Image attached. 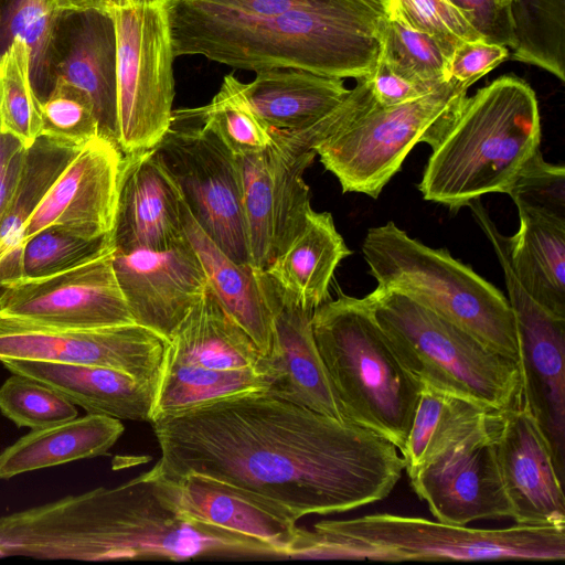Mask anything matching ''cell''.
<instances>
[{
	"label": "cell",
	"instance_id": "4",
	"mask_svg": "<svg viewBox=\"0 0 565 565\" xmlns=\"http://www.w3.org/2000/svg\"><path fill=\"white\" fill-rule=\"evenodd\" d=\"M541 117L531 86L504 75L466 97L431 148L418 190L426 201L454 209L489 193H508L540 150Z\"/></svg>",
	"mask_w": 565,
	"mask_h": 565
},
{
	"label": "cell",
	"instance_id": "22",
	"mask_svg": "<svg viewBox=\"0 0 565 565\" xmlns=\"http://www.w3.org/2000/svg\"><path fill=\"white\" fill-rule=\"evenodd\" d=\"M162 476L170 498L183 514L260 541L276 550L281 558H290L300 527L298 519L285 507L199 473L179 478Z\"/></svg>",
	"mask_w": 565,
	"mask_h": 565
},
{
	"label": "cell",
	"instance_id": "38",
	"mask_svg": "<svg viewBox=\"0 0 565 565\" xmlns=\"http://www.w3.org/2000/svg\"><path fill=\"white\" fill-rule=\"evenodd\" d=\"M0 411L19 427L41 429L77 417L75 404L51 386L12 373L0 386Z\"/></svg>",
	"mask_w": 565,
	"mask_h": 565
},
{
	"label": "cell",
	"instance_id": "48",
	"mask_svg": "<svg viewBox=\"0 0 565 565\" xmlns=\"http://www.w3.org/2000/svg\"><path fill=\"white\" fill-rule=\"evenodd\" d=\"M108 1H109V4L111 8L122 7L130 2V0H108Z\"/></svg>",
	"mask_w": 565,
	"mask_h": 565
},
{
	"label": "cell",
	"instance_id": "7",
	"mask_svg": "<svg viewBox=\"0 0 565 565\" xmlns=\"http://www.w3.org/2000/svg\"><path fill=\"white\" fill-rule=\"evenodd\" d=\"M362 254L377 288L409 297L519 362L508 298L470 266L411 237L392 221L367 230Z\"/></svg>",
	"mask_w": 565,
	"mask_h": 565
},
{
	"label": "cell",
	"instance_id": "16",
	"mask_svg": "<svg viewBox=\"0 0 565 565\" xmlns=\"http://www.w3.org/2000/svg\"><path fill=\"white\" fill-rule=\"evenodd\" d=\"M494 412L460 427L407 475L412 489L436 520L467 525L512 516L493 446Z\"/></svg>",
	"mask_w": 565,
	"mask_h": 565
},
{
	"label": "cell",
	"instance_id": "9",
	"mask_svg": "<svg viewBox=\"0 0 565 565\" xmlns=\"http://www.w3.org/2000/svg\"><path fill=\"white\" fill-rule=\"evenodd\" d=\"M168 340L151 420L269 387L265 355L210 287Z\"/></svg>",
	"mask_w": 565,
	"mask_h": 565
},
{
	"label": "cell",
	"instance_id": "17",
	"mask_svg": "<svg viewBox=\"0 0 565 565\" xmlns=\"http://www.w3.org/2000/svg\"><path fill=\"white\" fill-rule=\"evenodd\" d=\"M124 159L104 136L82 147L26 222L22 244L50 226L85 238L113 235Z\"/></svg>",
	"mask_w": 565,
	"mask_h": 565
},
{
	"label": "cell",
	"instance_id": "31",
	"mask_svg": "<svg viewBox=\"0 0 565 565\" xmlns=\"http://www.w3.org/2000/svg\"><path fill=\"white\" fill-rule=\"evenodd\" d=\"M57 76L92 100L100 135L117 142L116 38L108 12H86ZM118 145V143H117Z\"/></svg>",
	"mask_w": 565,
	"mask_h": 565
},
{
	"label": "cell",
	"instance_id": "28",
	"mask_svg": "<svg viewBox=\"0 0 565 565\" xmlns=\"http://www.w3.org/2000/svg\"><path fill=\"white\" fill-rule=\"evenodd\" d=\"M124 430L120 419L95 414L32 429L0 454V478L106 455Z\"/></svg>",
	"mask_w": 565,
	"mask_h": 565
},
{
	"label": "cell",
	"instance_id": "47",
	"mask_svg": "<svg viewBox=\"0 0 565 565\" xmlns=\"http://www.w3.org/2000/svg\"><path fill=\"white\" fill-rule=\"evenodd\" d=\"M60 8L62 13H86L92 11L108 12L111 7L108 0H60Z\"/></svg>",
	"mask_w": 565,
	"mask_h": 565
},
{
	"label": "cell",
	"instance_id": "18",
	"mask_svg": "<svg viewBox=\"0 0 565 565\" xmlns=\"http://www.w3.org/2000/svg\"><path fill=\"white\" fill-rule=\"evenodd\" d=\"M168 343L167 338L138 323L71 331L0 330V362L105 366L157 387Z\"/></svg>",
	"mask_w": 565,
	"mask_h": 565
},
{
	"label": "cell",
	"instance_id": "32",
	"mask_svg": "<svg viewBox=\"0 0 565 565\" xmlns=\"http://www.w3.org/2000/svg\"><path fill=\"white\" fill-rule=\"evenodd\" d=\"M509 56L565 81V0H511Z\"/></svg>",
	"mask_w": 565,
	"mask_h": 565
},
{
	"label": "cell",
	"instance_id": "2",
	"mask_svg": "<svg viewBox=\"0 0 565 565\" xmlns=\"http://www.w3.org/2000/svg\"><path fill=\"white\" fill-rule=\"evenodd\" d=\"M11 555L75 561L281 558L271 546L180 512L157 463L99 487L6 515Z\"/></svg>",
	"mask_w": 565,
	"mask_h": 565
},
{
	"label": "cell",
	"instance_id": "19",
	"mask_svg": "<svg viewBox=\"0 0 565 565\" xmlns=\"http://www.w3.org/2000/svg\"><path fill=\"white\" fill-rule=\"evenodd\" d=\"M114 269L134 321L167 339L209 287L186 237L162 249L115 248Z\"/></svg>",
	"mask_w": 565,
	"mask_h": 565
},
{
	"label": "cell",
	"instance_id": "46",
	"mask_svg": "<svg viewBox=\"0 0 565 565\" xmlns=\"http://www.w3.org/2000/svg\"><path fill=\"white\" fill-rule=\"evenodd\" d=\"M25 149L17 138L0 131V221L15 189Z\"/></svg>",
	"mask_w": 565,
	"mask_h": 565
},
{
	"label": "cell",
	"instance_id": "51",
	"mask_svg": "<svg viewBox=\"0 0 565 565\" xmlns=\"http://www.w3.org/2000/svg\"><path fill=\"white\" fill-rule=\"evenodd\" d=\"M382 1H385V2H387L388 4H390V2H391V0H382Z\"/></svg>",
	"mask_w": 565,
	"mask_h": 565
},
{
	"label": "cell",
	"instance_id": "13",
	"mask_svg": "<svg viewBox=\"0 0 565 565\" xmlns=\"http://www.w3.org/2000/svg\"><path fill=\"white\" fill-rule=\"evenodd\" d=\"M470 210L491 243L504 274L512 309L521 379V404L535 418L552 449L556 471L565 468V317L539 303L518 280L508 253L507 236L479 201Z\"/></svg>",
	"mask_w": 565,
	"mask_h": 565
},
{
	"label": "cell",
	"instance_id": "34",
	"mask_svg": "<svg viewBox=\"0 0 565 565\" xmlns=\"http://www.w3.org/2000/svg\"><path fill=\"white\" fill-rule=\"evenodd\" d=\"M41 130L40 98L32 84L31 49L22 39L12 38L0 55V131L29 148Z\"/></svg>",
	"mask_w": 565,
	"mask_h": 565
},
{
	"label": "cell",
	"instance_id": "20",
	"mask_svg": "<svg viewBox=\"0 0 565 565\" xmlns=\"http://www.w3.org/2000/svg\"><path fill=\"white\" fill-rule=\"evenodd\" d=\"M499 471L516 524L565 527V495L551 446L520 403L493 414Z\"/></svg>",
	"mask_w": 565,
	"mask_h": 565
},
{
	"label": "cell",
	"instance_id": "33",
	"mask_svg": "<svg viewBox=\"0 0 565 565\" xmlns=\"http://www.w3.org/2000/svg\"><path fill=\"white\" fill-rule=\"evenodd\" d=\"M486 412L488 409L469 401L422 384L413 424L399 451L407 475L416 470L460 427Z\"/></svg>",
	"mask_w": 565,
	"mask_h": 565
},
{
	"label": "cell",
	"instance_id": "37",
	"mask_svg": "<svg viewBox=\"0 0 565 565\" xmlns=\"http://www.w3.org/2000/svg\"><path fill=\"white\" fill-rule=\"evenodd\" d=\"M113 248V235L85 238L54 226L45 227L22 244L20 280L66 271Z\"/></svg>",
	"mask_w": 565,
	"mask_h": 565
},
{
	"label": "cell",
	"instance_id": "23",
	"mask_svg": "<svg viewBox=\"0 0 565 565\" xmlns=\"http://www.w3.org/2000/svg\"><path fill=\"white\" fill-rule=\"evenodd\" d=\"M178 184L153 149L125 156L113 241L117 249H162L185 237Z\"/></svg>",
	"mask_w": 565,
	"mask_h": 565
},
{
	"label": "cell",
	"instance_id": "40",
	"mask_svg": "<svg viewBox=\"0 0 565 565\" xmlns=\"http://www.w3.org/2000/svg\"><path fill=\"white\" fill-rule=\"evenodd\" d=\"M388 14L433 36L448 60L460 44L484 40L449 0H391Z\"/></svg>",
	"mask_w": 565,
	"mask_h": 565
},
{
	"label": "cell",
	"instance_id": "36",
	"mask_svg": "<svg viewBox=\"0 0 565 565\" xmlns=\"http://www.w3.org/2000/svg\"><path fill=\"white\" fill-rule=\"evenodd\" d=\"M379 60L393 72L416 82L441 85L451 79L449 60L438 42L392 14L384 26Z\"/></svg>",
	"mask_w": 565,
	"mask_h": 565
},
{
	"label": "cell",
	"instance_id": "3",
	"mask_svg": "<svg viewBox=\"0 0 565 565\" xmlns=\"http://www.w3.org/2000/svg\"><path fill=\"white\" fill-rule=\"evenodd\" d=\"M388 9L382 0H310L254 20L170 31L175 57L201 55L255 73L295 68L358 79L376 67Z\"/></svg>",
	"mask_w": 565,
	"mask_h": 565
},
{
	"label": "cell",
	"instance_id": "26",
	"mask_svg": "<svg viewBox=\"0 0 565 565\" xmlns=\"http://www.w3.org/2000/svg\"><path fill=\"white\" fill-rule=\"evenodd\" d=\"M243 90L257 116L276 130L316 122L350 92L342 78L295 68L258 72L253 82L243 83Z\"/></svg>",
	"mask_w": 565,
	"mask_h": 565
},
{
	"label": "cell",
	"instance_id": "8",
	"mask_svg": "<svg viewBox=\"0 0 565 565\" xmlns=\"http://www.w3.org/2000/svg\"><path fill=\"white\" fill-rule=\"evenodd\" d=\"M366 296L398 359L420 384L492 412L521 403L515 361L401 292L376 287Z\"/></svg>",
	"mask_w": 565,
	"mask_h": 565
},
{
	"label": "cell",
	"instance_id": "6",
	"mask_svg": "<svg viewBox=\"0 0 565 565\" xmlns=\"http://www.w3.org/2000/svg\"><path fill=\"white\" fill-rule=\"evenodd\" d=\"M311 324L344 418L382 436L401 451L422 384L398 359L367 296L340 292L313 310Z\"/></svg>",
	"mask_w": 565,
	"mask_h": 565
},
{
	"label": "cell",
	"instance_id": "39",
	"mask_svg": "<svg viewBox=\"0 0 565 565\" xmlns=\"http://www.w3.org/2000/svg\"><path fill=\"white\" fill-rule=\"evenodd\" d=\"M40 110L42 136L77 148L102 136L90 98L58 76L50 94L40 99Z\"/></svg>",
	"mask_w": 565,
	"mask_h": 565
},
{
	"label": "cell",
	"instance_id": "41",
	"mask_svg": "<svg viewBox=\"0 0 565 565\" xmlns=\"http://www.w3.org/2000/svg\"><path fill=\"white\" fill-rule=\"evenodd\" d=\"M516 207L565 221V169L537 150L522 167L508 193Z\"/></svg>",
	"mask_w": 565,
	"mask_h": 565
},
{
	"label": "cell",
	"instance_id": "21",
	"mask_svg": "<svg viewBox=\"0 0 565 565\" xmlns=\"http://www.w3.org/2000/svg\"><path fill=\"white\" fill-rule=\"evenodd\" d=\"M257 276L271 316V348L265 355L270 379L267 392L345 419L315 341L313 311L300 306L265 270L257 269Z\"/></svg>",
	"mask_w": 565,
	"mask_h": 565
},
{
	"label": "cell",
	"instance_id": "44",
	"mask_svg": "<svg viewBox=\"0 0 565 565\" xmlns=\"http://www.w3.org/2000/svg\"><path fill=\"white\" fill-rule=\"evenodd\" d=\"M490 43L510 46L512 43V21L509 6L497 0H449Z\"/></svg>",
	"mask_w": 565,
	"mask_h": 565
},
{
	"label": "cell",
	"instance_id": "5",
	"mask_svg": "<svg viewBox=\"0 0 565 565\" xmlns=\"http://www.w3.org/2000/svg\"><path fill=\"white\" fill-rule=\"evenodd\" d=\"M295 558L385 562L563 561L565 527L476 529L391 513L321 521L301 529Z\"/></svg>",
	"mask_w": 565,
	"mask_h": 565
},
{
	"label": "cell",
	"instance_id": "50",
	"mask_svg": "<svg viewBox=\"0 0 565 565\" xmlns=\"http://www.w3.org/2000/svg\"><path fill=\"white\" fill-rule=\"evenodd\" d=\"M143 1H150V0H130V2H143Z\"/></svg>",
	"mask_w": 565,
	"mask_h": 565
},
{
	"label": "cell",
	"instance_id": "11",
	"mask_svg": "<svg viewBox=\"0 0 565 565\" xmlns=\"http://www.w3.org/2000/svg\"><path fill=\"white\" fill-rule=\"evenodd\" d=\"M116 38L117 143L124 156L153 149L170 127L175 58L167 0L109 10Z\"/></svg>",
	"mask_w": 565,
	"mask_h": 565
},
{
	"label": "cell",
	"instance_id": "12",
	"mask_svg": "<svg viewBox=\"0 0 565 565\" xmlns=\"http://www.w3.org/2000/svg\"><path fill=\"white\" fill-rule=\"evenodd\" d=\"M153 152L200 227L233 260L250 264L241 172L231 150L191 108L173 110Z\"/></svg>",
	"mask_w": 565,
	"mask_h": 565
},
{
	"label": "cell",
	"instance_id": "43",
	"mask_svg": "<svg viewBox=\"0 0 565 565\" xmlns=\"http://www.w3.org/2000/svg\"><path fill=\"white\" fill-rule=\"evenodd\" d=\"M504 45L484 40L469 41L460 44L448 61V76L470 87L509 57Z\"/></svg>",
	"mask_w": 565,
	"mask_h": 565
},
{
	"label": "cell",
	"instance_id": "42",
	"mask_svg": "<svg viewBox=\"0 0 565 565\" xmlns=\"http://www.w3.org/2000/svg\"><path fill=\"white\" fill-rule=\"evenodd\" d=\"M62 14L60 0H14L8 15L10 39L19 38L31 49L32 72L45 65L55 22Z\"/></svg>",
	"mask_w": 565,
	"mask_h": 565
},
{
	"label": "cell",
	"instance_id": "24",
	"mask_svg": "<svg viewBox=\"0 0 565 565\" xmlns=\"http://www.w3.org/2000/svg\"><path fill=\"white\" fill-rule=\"evenodd\" d=\"M1 363L11 373L30 376L51 386L88 414L151 422L157 387L126 372L36 360H6Z\"/></svg>",
	"mask_w": 565,
	"mask_h": 565
},
{
	"label": "cell",
	"instance_id": "35",
	"mask_svg": "<svg viewBox=\"0 0 565 565\" xmlns=\"http://www.w3.org/2000/svg\"><path fill=\"white\" fill-rule=\"evenodd\" d=\"M193 109L234 156L259 152L271 142L270 128L253 110L243 83L232 73L224 76L220 90L207 105Z\"/></svg>",
	"mask_w": 565,
	"mask_h": 565
},
{
	"label": "cell",
	"instance_id": "45",
	"mask_svg": "<svg viewBox=\"0 0 565 565\" xmlns=\"http://www.w3.org/2000/svg\"><path fill=\"white\" fill-rule=\"evenodd\" d=\"M376 105L393 107L420 98L441 85H430L406 78L377 61L374 72L367 76Z\"/></svg>",
	"mask_w": 565,
	"mask_h": 565
},
{
	"label": "cell",
	"instance_id": "29",
	"mask_svg": "<svg viewBox=\"0 0 565 565\" xmlns=\"http://www.w3.org/2000/svg\"><path fill=\"white\" fill-rule=\"evenodd\" d=\"M79 149L42 135L25 149L15 189L0 221V289L21 279L24 226Z\"/></svg>",
	"mask_w": 565,
	"mask_h": 565
},
{
	"label": "cell",
	"instance_id": "25",
	"mask_svg": "<svg viewBox=\"0 0 565 565\" xmlns=\"http://www.w3.org/2000/svg\"><path fill=\"white\" fill-rule=\"evenodd\" d=\"M351 254L331 213L311 207L300 233L264 270L300 306L313 311L330 299L334 270Z\"/></svg>",
	"mask_w": 565,
	"mask_h": 565
},
{
	"label": "cell",
	"instance_id": "30",
	"mask_svg": "<svg viewBox=\"0 0 565 565\" xmlns=\"http://www.w3.org/2000/svg\"><path fill=\"white\" fill-rule=\"evenodd\" d=\"M519 230L507 236L512 269L543 307L565 317V221L518 207Z\"/></svg>",
	"mask_w": 565,
	"mask_h": 565
},
{
	"label": "cell",
	"instance_id": "15",
	"mask_svg": "<svg viewBox=\"0 0 565 565\" xmlns=\"http://www.w3.org/2000/svg\"><path fill=\"white\" fill-rule=\"evenodd\" d=\"M114 252L2 288L0 330L71 331L136 323L115 274Z\"/></svg>",
	"mask_w": 565,
	"mask_h": 565
},
{
	"label": "cell",
	"instance_id": "1",
	"mask_svg": "<svg viewBox=\"0 0 565 565\" xmlns=\"http://www.w3.org/2000/svg\"><path fill=\"white\" fill-rule=\"evenodd\" d=\"M169 478L193 472L253 491L298 520L388 497L404 463L387 439L269 394L242 393L150 422Z\"/></svg>",
	"mask_w": 565,
	"mask_h": 565
},
{
	"label": "cell",
	"instance_id": "49",
	"mask_svg": "<svg viewBox=\"0 0 565 565\" xmlns=\"http://www.w3.org/2000/svg\"><path fill=\"white\" fill-rule=\"evenodd\" d=\"M497 2L499 4H502V6H509V3L511 2V0H497Z\"/></svg>",
	"mask_w": 565,
	"mask_h": 565
},
{
	"label": "cell",
	"instance_id": "14",
	"mask_svg": "<svg viewBox=\"0 0 565 565\" xmlns=\"http://www.w3.org/2000/svg\"><path fill=\"white\" fill-rule=\"evenodd\" d=\"M270 132L271 142L266 149L235 156L250 265L263 270L305 225L311 206L303 173L317 156L297 132Z\"/></svg>",
	"mask_w": 565,
	"mask_h": 565
},
{
	"label": "cell",
	"instance_id": "10",
	"mask_svg": "<svg viewBox=\"0 0 565 565\" xmlns=\"http://www.w3.org/2000/svg\"><path fill=\"white\" fill-rule=\"evenodd\" d=\"M468 86L449 79L415 100L381 107L374 104L313 147L342 192L376 199L418 142L431 148L447 130Z\"/></svg>",
	"mask_w": 565,
	"mask_h": 565
},
{
	"label": "cell",
	"instance_id": "27",
	"mask_svg": "<svg viewBox=\"0 0 565 565\" xmlns=\"http://www.w3.org/2000/svg\"><path fill=\"white\" fill-rule=\"evenodd\" d=\"M182 218L185 237L203 267L210 289L260 352L267 355L273 340L271 316L257 268L228 257L200 227L184 202Z\"/></svg>",
	"mask_w": 565,
	"mask_h": 565
}]
</instances>
